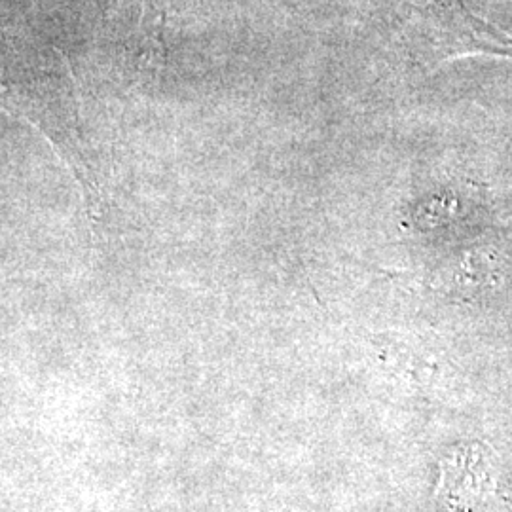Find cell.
<instances>
[{
	"label": "cell",
	"instance_id": "1",
	"mask_svg": "<svg viewBox=\"0 0 512 512\" xmlns=\"http://www.w3.org/2000/svg\"><path fill=\"white\" fill-rule=\"evenodd\" d=\"M403 38L421 69H435L465 55L512 59V37L476 16L465 0H431L412 6Z\"/></svg>",
	"mask_w": 512,
	"mask_h": 512
}]
</instances>
